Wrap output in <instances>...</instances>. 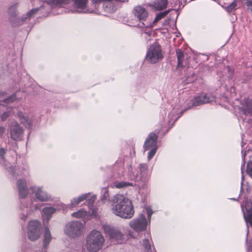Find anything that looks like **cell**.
I'll return each mask as SVG.
<instances>
[{
    "instance_id": "22",
    "label": "cell",
    "mask_w": 252,
    "mask_h": 252,
    "mask_svg": "<svg viewBox=\"0 0 252 252\" xmlns=\"http://www.w3.org/2000/svg\"><path fill=\"white\" fill-rule=\"evenodd\" d=\"M86 215V212L83 211H80L77 212L75 213V214L73 215V216H75V217H76V218H82V217L85 216Z\"/></svg>"
},
{
    "instance_id": "33",
    "label": "cell",
    "mask_w": 252,
    "mask_h": 252,
    "mask_svg": "<svg viewBox=\"0 0 252 252\" xmlns=\"http://www.w3.org/2000/svg\"><path fill=\"white\" fill-rule=\"evenodd\" d=\"M5 150L4 149H2L0 148V155L2 158H4L5 157Z\"/></svg>"
},
{
    "instance_id": "13",
    "label": "cell",
    "mask_w": 252,
    "mask_h": 252,
    "mask_svg": "<svg viewBox=\"0 0 252 252\" xmlns=\"http://www.w3.org/2000/svg\"><path fill=\"white\" fill-rule=\"evenodd\" d=\"M108 2V4H106L104 6V10L105 11H107L109 13H114L116 11L117 9V6L115 4H112L110 2Z\"/></svg>"
},
{
    "instance_id": "30",
    "label": "cell",
    "mask_w": 252,
    "mask_h": 252,
    "mask_svg": "<svg viewBox=\"0 0 252 252\" xmlns=\"http://www.w3.org/2000/svg\"><path fill=\"white\" fill-rule=\"evenodd\" d=\"M144 245L145 249L147 250H150L151 249L150 244L148 240H145L144 241Z\"/></svg>"
},
{
    "instance_id": "34",
    "label": "cell",
    "mask_w": 252,
    "mask_h": 252,
    "mask_svg": "<svg viewBox=\"0 0 252 252\" xmlns=\"http://www.w3.org/2000/svg\"><path fill=\"white\" fill-rule=\"evenodd\" d=\"M128 183H120L118 185V187L121 188L122 187H124L125 186H128Z\"/></svg>"
},
{
    "instance_id": "9",
    "label": "cell",
    "mask_w": 252,
    "mask_h": 252,
    "mask_svg": "<svg viewBox=\"0 0 252 252\" xmlns=\"http://www.w3.org/2000/svg\"><path fill=\"white\" fill-rule=\"evenodd\" d=\"M133 14L140 21H144L148 16L147 10L140 6H136L133 10Z\"/></svg>"
},
{
    "instance_id": "6",
    "label": "cell",
    "mask_w": 252,
    "mask_h": 252,
    "mask_svg": "<svg viewBox=\"0 0 252 252\" xmlns=\"http://www.w3.org/2000/svg\"><path fill=\"white\" fill-rule=\"evenodd\" d=\"M147 220L143 215H140L130 223L131 228L137 232L145 231L147 229Z\"/></svg>"
},
{
    "instance_id": "15",
    "label": "cell",
    "mask_w": 252,
    "mask_h": 252,
    "mask_svg": "<svg viewBox=\"0 0 252 252\" xmlns=\"http://www.w3.org/2000/svg\"><path fill=\"white\" fill-rule=\"evenodd\" d=\"M51 239V235L50 234V230L47 227L45 228V234H44V245L46 247L48 245Z\"/></svg>"
},
{
    "instance_id": "35",
    "label": "cell",
    "mask_w": 252,
    "mask_h": 252,
    "mask_svg": "<svg viewBox=\"0 0 252 252\" xmlns=\"http://www.w3.org/2000/svg\"><path fill=\"white\" fill-rule=\"evenodd\" d=\"M4 128H0V135H2V133L4 132Z\"/></svg>"
},
{
    "instance_id": "16",
    "label": "cell",
    "mask_w": 252,
    "mask_h": 252,
    "mask_svg": "<svg viewBox=\"0 0 252 252\" xmlns=\"http://www.w3.org/2000/svg\"><path fill=\"white\" fill-rule=\"evenodd\" d=\"M36 196L37 198L41 201H46L48 200L47 195L41 189L38 190L36 192Z\"/></svg>"
},
{
    "instance_id": "19",
    "label": "cell",
    "mask_w": 252,
    "mask_h": 252,
    "mask_svg": "<svg viewBox=\"0 0 252 252\" xmlns=\"http://www.w3.org/2000/svg\"><path fill=\"white\" fill-rule=\"evenodd\" d=\"M69 1V0H51V4L54 6H59L67 4Z\"/></svg>"
},
{
    "instance_id": "31",
    "label": "cell",
    "mask_w": 252,
    "mask_h": 252,
    "mask_svg": "<svg viewBox=\"0 0 252 252\" xmlns=\"http://www.w3.org/2000/svg\"><path fill=\"white\" fill-rule=\"evenodd\" d=\"M10 113L9 112H5V113L2 114V120H4V121L6 120L7 118L9 117V116H10Z\"/></svg>"
},
{
    "instance_id": "24",
    "label": "cell",
    "mask_w": 252,
    "mask_h": 252,
    "mask_svg": "<svg viewBox=\"0 0 252 252\" xmlns=\"http://www.w3.org/2000/svg\"><path fill=\"white\" fill-rule=\"evenodd\" d=\"M242 1L248 10H250L251 11V8H252V1L251 0H242Z\"/></svg>"
},
{
    "instance_id": "10",
    "label": "cell",
    "mask_w": 252,
    "mask_h": 252,
    "mask_svg": "<svg viewBox=\"0 0 252 252\" xmlns=\"http://www.w3.org/2000/svg\"><path fill=\"white\" fill-rule=\"evenodd\" d=\"M17 186L18 188L20 197L21 198H26L28 195V189L25 180L20 179L18 181Z\"/></svg>"
},
{
    "instance_id": "17",
    "label": "cell",
    "mask_w": 252,
    "mask_h": 252,
    "mask_svg": "<svg viewBox=\"0 0 252 252\" xmlns=\"http://www.w3.org/2000/svg\"><path fill=\"white\" fill-rule=\"evenodd\" d=\"M74 2L76 7L79 9H84L87 5V0H74Z\"/></svg>"
},
{
    "instance_id": "7",
    "label": "cell",
    "mask_w": 252,
    "mask_h": 252,
    "mask_svg": "<svg viewBox=\"0 0 252 252\" xmlns=\"http://www.w3.org/2000/svg\"><path fill=\"white\" fill-rule=\"evenodd\" d=\"M104 230L107 235L112 239L121 240H122L124 238L123 234H122L121 232L112 226H104Z\"/></svg>"
},
{
    "instance_id": "8",
    "label": "cell",
    "mask_w": 252,
    "mask_h": 252,
    "mask_svg": "<svg viewBox=\"0 0 252 252\" xmlns=\"http://www.w3.org/2000/svg\"><path fill=\"white\" fill-rule=\"evenodd\" d=\"M11 137L15 140H20L23 138V130L17 123H15L11 126Z\"/></svg>"
},
{
    "instance_id": "32",
    "label": "cell",
    "mask_w": 252,
    "mask_h": 252,
    "mask_svg": "<svg viewBox=\"0 0 252 252\" xmlns=\"http://www.w3.org/2000/svg\"><path fill=\"white\" fill-rule=\"evenodd\" d=\"M38 10L39 9H34V10H32L31 11H30V12H29V14H27V16H28V17H31L36 12H37V11H38Z\"/></svg>"
},
{
    "instance_id": "25",
    "label": "cell",
    "mask_w": 252,
    "mask_h": 252,
    "mask_svg": "<svg viewBox=\"0 0 252 252\" xmlns=\"http://www.w3.org/2000/svg\"><path fill=\"white\" fill-rule=\"evenodd\" d=\"M247 173L249 175L250 177L252 176V162L250 161L248 164L247 168Z\"/></svg>"
},
{
    "instance_id": "14",
    "label": "cell",
    "mask_w": 252,
    "mask_h": 252,
    "mask_svg": "<svg viewBox=\"0 0 252 252\" xmlns=\"http://www.w3.org/2000/svg\"><path fill=\"white\" fill-rule=\"evenodd\" d=\"M55 211L56 209L55 208L52 207H45L43 209V212L47 219H50L55 213Z\"/></svg>"
},
{
    "instance_id": "2",
    "label": "cell",
    "mask_w": 252,
    "mask_h": 252,
    "mask_svg": "<svg viewBox=\"0 0 252 252\" xmlns=\"http://www.w3.org/2000/svg\"><path fill=\"white\" fill-rule=\"evenodd\" d=\"M104 243V238L102 234L97 230H93L87 238V248L90 252H97L103 247Z\"/></svg>"
},
{
    "instance_id": "21",
    "label": "cell",
    "mask_w": 252,
    "mask_h": 252,
    "mask_svg": "<svg viewBox=\"0 0 252 252\" xmlns=\"http://www.w3.org/2000/svg\"><path fill=\"white\" fill-rule=\"evenodd\" d=\"M177 55L178 59L179 65L180 63H182L183 60L184 54L183 53L181 50H178L177 51Z\"/></svg>"
},
{
    "instance_id": "18",
    "label": "cell",
    "mask_w": 252,
    "mask_h": 252,
    "mask_svg": "<svg viewBox=\"0 0 252 252\" xmlns=\"http://www.w3.org/2000/svg\"><path fill=\"white\" fill-rule=\"evenodd\" d=\"M18 116L20 119L21 120V122L24 124L25 126H26L27 128H29L30 124L27 118L25 117L24 115H23L21 113H19Z\"/></svg>"
},
{
    "instance_id": "4",
    "label": "cell",
    "mask_w": 252,
    "mask_h": 252,
    "mask_svg": "<svg viewBox=\"0 0 252 252\" xmlns=\"http://www.w3.org/2000/svg\"><path fill=\"white\" fill-rule=\"evenodd\" d=\"M42 231V225L38 221H31L29 223L28 236L31 241H35L38 240L41 237Z\"/></svg>"
},
{
    "instance_id": "12",
    "label": "cell",
    "mask_w": 252,
    "mask_h": 252,
    "mask_svg": "<svg viewBox=\"0 0 252 252\" xmlns=\"http://www.w3.org/2000/svg\"><path fill=\"white\" fill-rule=\"evenodd\" d=\"M168 5V0H155L152 6L155 10L161 11L166 9Z\"/></svg>"
},
{
    "instance_id": "3",
    "label": "cell",
    "mask_w": 252,
    "mask_h": 252,
    "mask_svg": "<svg viewBox=\"0 0 252 252\" xmlns=\"http://www.w3.org/2000/svg\"><path fill=\"white\" fill-rule=\"evenodd\" d=\"M83 231V225L79 222H71L67 224L65 228V232L67 235L74 238L79 237Z\"/></svg>"
},
{
    "instance_id": "28",
    "label": "cell",
    "mask_w": 252,
    "mask_h": 252,
    "mask_svg": "<svg viewBox=\"0 0 252 252\" xmlns=\"http://www.w3.org/2000/svg\"><path fill=\"white\" fill-rule=\"evenodd\" d=\"M237 6V2L236 1L234 2L233 4H231L230 6L228 7V10L230 11H234V10H235Z\"/></svg>"
},
{
    "instance_id": "27",
    "label": "cell",
    "mask_w": 252,
    "mask_h": 252,
    "mask_svg": "<svg viewBox=\"0 0 252 252\" xmlns=\"http://www.w3.org/2000/svg\"><path fill=\"white\" fill-rule=\"evenodd\" d=\"M16 97L15 95L11 96L10 97H9V98L6 99V100H4V102L7 103H11V102H14V101L16 100Z\"/></svg>"
},
{
    "instance_id": "20",
    "label": "cell",
    "mask_w": 252,
    "mask_h": 252,
    "mask_svg": "<svg viewBox=\"0 0 252 252\" xmlns=\"http://www.w3.org/2000/svg\"><path fill=\"white\" fill-rule=\"evenodd\" d=\"M208 100H209V99H208L207 97H205V96H201V97H198L197 98V101H196V104L197 103H199V104H201L202 103H206V101L208 102Z\"/></svg>"
},
{
    "instance_id": "1",
    "label": "cell",
    "mask_w": 252,
    "mask_h": 252,
    "mask_svg": "<svg viewBox=\"0 0 252 252\" xmlns=\"http://www.w3.org/2000/svg\"><path fill=\"white\" fill-rule=\"evenodd\" d=\"M112 209L115 215L124 219H131L135 213L132 202L121 195H117L113 197Z\"/></svg>"
},
{
    "instance_id": "23",
    "label": "cell",
    "mask_w": 252,
    "mask_h": 252,
    "mask_svg": "<svg viewBox=\"0 0 252 252\" xmlns=\"http://www.w3.org/2000/svg\"><path fill=\"white\" fill-rule=\"evenodd\" d=\"M169 11H165V12H163L162 14H160L159 15H158V16L156 17V18L155 19V21L154 22L155 23L158 22V21H159L161 19L163 18V17H165V16L169 14Z\"/></svg>"
},
{
    "instance_id": "11",
    "label": "cell",
    "mask_w": 252,
    "mask_h": 252,
    "mask_svg": "<svg viewBox=\"0 0 252 252\" xmlns=\"http://www.w3.org/2000/svg\"><path fill=\"white\" fill-rule=\"evenodd\" d=\"M157 140H158V136L154 132L150 133L145 142L144 146L145 150H147L149 149L150 148L154 147L157 143Z\"/></svg>"
},
{
    "instance_id": "5",
    "label": "cell",
    "mask_w": 252,
    "mask_h": 252,
    "mask_svg": "<svg viewBox=\"0 0 252 252\" xmlns=\"http://www.w3.org/2000/svg\"><path fill=\"white\" fill-rule=\"evenodd\" d=\"M163 58L162 49L159 44L154 43L150 47L147 53V60L148 62L154 64L160 61Z\"/></svg>"
},
{
    "instance_id": "29",
    "label": "cell",
    "mask_w": 252,
    "mask_h": 252,
    "mask_svg": "<svg viewBox=\"0 0 252 252\" xmlns=\"http://www.w3.org/2000/svg\"><path fill=\"white\" fill-rule=\"evenodd\" d=\"M112 1V0H92V2L94 4H99V3L102 2H109Z\"/></svg>"
},
{
    "instance_id": "26",
    "label": "cell",
    "mask_w": 252,
    "mask_h": 252,
    "mask_svg": "<svg viewBox=\"0 0 252 252\" xmlns=\"http://www.w3.org/2000/svg\"><path fill=\"white\" fill-rule=\"evenodd\" d=\"M156 151H157V147H155V148H153V149L150 152L149 155H148V159H151L153 158V156L155 155Z\"/></svg>"
}]
</instances>
